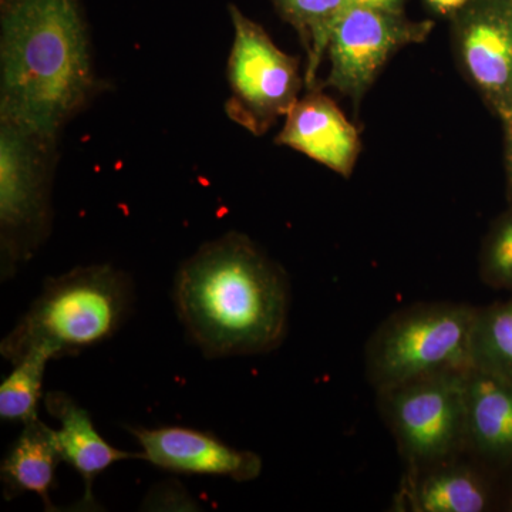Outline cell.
I'll return each mask as SVG.
<instances>
[{
    "instance_id": "6da1fadb",
    "label": "cell",
    "mask_w": 512,
    "mask_h": 512,
    "mask_svg": "<svg viewBox=\"0 0 512 512\" xmlns=\"http://www.w3.org/2000/svg\"><path fill=\"white\" fill-rule=\"evenodd\" d=\"M174 302L188 338L208 359L269 352L288 328L285 272L238 232L202 245L180 266Z\"/></svg>"
},
{
    "instance_id": "7a4b0ae2",
    "label": "cell",
    "mask_w": 512,
    "mask_h": 512,
    "mask_svg": "<svg viewBox=\"0 0 512 512\" xmlns=\"http://www.w3.org/2000/svg\"><path fill=\"white\" fill-rule=\"evenodd\" d=\"M0 23V121L56 143L97 90L79 5L2 0Z\"/></svg>"
},
{
    "instance_id": "3957f363",
    "label": "cell",
    "mask_w": 512,
    "mask_h": 512,
    "mask_svg": "<svg viewBox=\"0 0 512 512\" xmlns=\"http://www.w3.org/2000/svg\"><path fill=\"white\" fill-rule=\"evenodd\" d=\"M133 303V281L126 272L111 265L79 266L47 279L2 339L0 353L12 365L35 348L49 350L53 360L80 355L113 338Z\"/></svg>"
},
{
    "instance_id": "277c9868",
    "label": "cell",
    "mask_w": 512,
    "mask_h": 512,
    "mask_svg": "<svg viewBox=\"0 0 512 512\" xmlns=\"http://www.w3.org/2000/svg\"><path fill=\"white\" fill-rule=\"evenodd\" d=\"M477 309L431 303L396 313L367 346L370 382L380 393L421 377L467 372Z\"/></svg>"
},
{
    "instance_id": "5b68a950",
    "label": "cell",
    "mask_w": 512,
    "mask_h": 512,
    "mask_svg": "<svg viewBox=\"0 0 512 512\" xmlns=\"http://www.w3.org/2000/svg\"><path fill=\"white\" fill-rule=\"evenodd\" d=\"M55 143L0 121L2 279L12 278L49 235Z\"/></svg>"
},
{
    "instance_id": "8992f818",
    "label": "cell",
    "mask_w": 512,
    "mask_h": 512,
    "mask_svg": "<svg viewBox=\"0 0 512 512\" xmlns=\"http://www.w3.org/2000/svg\"><path fill=\"white\" fill-rule=\"evenodd\" d=\"M234 43L228 62L231 96L227 114L254 136H262L299 100L298 60L286 55L254 20L231 6Z\"/></svg>"
},
{
    "instance_id": "52a82bcc",
    "label": "cell",
    "mask_w": 512,
    "mask_h": 512,
    "mask_svg": "<svg viewBox=\"0 0 512 512\" xmlns=\"http://www.w3.org/2000/svg\"><path fill=\"white\" fill-rule=\"evenodd\" d=\"M467 372L421 377L382 393L397 441L417 466H436L467 441Z\"/></svg>"
},
{
    "instance_id": "ba28073f",
    "label": "cell",
    "mask_w": 512,
    "mask_h": 512,
    "mask_svg": "<svg viewBox=\"0 0 512 512\" xmlns=\"http://www.w3.org/2000/svg\"><path fill=\"white\" fill-rule=\"evenodd\" d=\"M433 26L430 20L407 19L404 13L346 6L330 30L326 86L359 101L390 57L403 47L424 42Z\"/></svg>"
},
{
    "instance_id": "9c48e42d",
    "label": "cell",
    "mask_w": 512,
    "mask_h": 512,
    "mask_svg": "<svg viewBox=\"0 0 512 512\" xmlns=\"http://www.w3.org/2000/svg\"><path fill=\"white\" fill-rule=\"evenodd\" d=\"M454 22L458 60L504 123L512 121V0H481Z\"/></svg>"
},
{
    "instance_id": "30bf717a",
    "label": "cell",
    "mask_w": 512,
    "mask_h": 512,
    "mask_svg": "<svg viewBox=\"0 0 512 512\" xmlns=\"http://www.w3.org/2000/svg\"><path fill=\"white\" fill-rule=\"evenodd\" d=\"M128 431L140 444L143 460L170 473L248 483L262 471L261 457L254 451L229 446L208 431L180 426L128 427Z\"/></svg>"
},
{
    "instance_id": "8fae6325",
    "label": "cell",
    "mask_w": 512,
    "mask_h": 512,
    "mask_svg": "<svg viewBox=\"0 0 512 512\" xmlns=\"http://www.w3.org/2000/svg\"><path fill=\"white\" fill-rule=\"evenodd\" d=\"M276 143L305 154L343 177H350L360 154L356 127L335 101L311 89L286 114Z\"/></svg>"
},
{
    "instance_id": "7c38bea8",
    "label": "cell",
    "mask_w": 512,
    "mask_h": 512,
    "mask_svg": "<svg viewBox=\"0 0 512 512\" xmlns=\"http://www.w3.org/2000/svg\"><path fill=\"white\" fill-rule=\"evenodd\" d=\"M45 407L59 423L56 437L64 463L82 477V510H97L93 495L97 477L120 461L143 460V453H128L107 443L94 426L90 413L67 393H47Z\"/></svg>"
},
{
    "instance_id": "4fadbf2b",
    "label": "cell",
    "mask_w": 512,
    "mask_h": 512,
    "mask_svg": "<svg viewBox=\"0 0 512 512\" xmlns=\"http://www.w3.org/2000/svg\"><path fill=\"white\" fill-rule=\"evenodd\" d=\"M56 430L36 419L23 424L0 464V480L6 500L25 493L36 494L46 511H56L50 498L56 470L62 463Z\"/></svg>"
},
{
    "instance_id": "5bb4252c",
    "label": "cell",
    "mask_w": 512,
    "mask_h": 512,
    "mask_svg": "<svg viewBox=\"0 0 512 512\" xmlns=\"http://www.w3.org/2000/svg\"><path fill=\"white\" fill-rule=\"evenodd\" d=\"M467 441L484 456L512 457V380L467 372Z\"/></svg>"
},
{
    "instance_id": "9a60e30c",
    "label": "cell",
    "mask_w": 512,
    "mask_h": 512,
    "mask_svg": "<svg viewBox=\"0 0 512 512\" xmlns=\"http://www.w3.org/2000/svg\"><path fill=\"white\" fill-rule=\"evenodd\" d=\"M419 512H481L488 495L480 478L466 467L441 466L421 477L409 493Z\"/></svg>"
},
{
    "instance_id": "2e32d148",
    "label": "cell",
    "mask_w": 512,
    "mask_h": 512,
    "mask_svg": "<svg viewBox=\"0 0 512 512\" xmlns=\"http://www.w3.org/2000/svg\"><path fill=\"white\" fill-rule=\"evenodd\" d=\"M279 12L298 30L306 55L305 83L315 89L316 74L328 50L330 30L346 0H274Z\"/></svg>"
},
{
    "instance_id": "e0dca14e",
    "label": "cell",
    "mask_w": 512,
    "mask_h": 512,
    "mask_svg": "<svg viewBox=\"0 0 512 512\" xmlns=\"http://www.w3.org/2000/svg\"><path fill=\"white\" fill-rule=\"evenodd\" d=\"M52 360L49 350L35 348L13 363L12 372L0 384V419L25 424L39 417L43 379Z\"/></svg>"
},
{
    "instance_id": "ac0fdd59",
    "label": "cell",
    "mask_w": 512,
    "mask_h": 512,
    "mask_svg": "<svg viewBox=\"0 0 512 512\" xmlns=\"http://www.w3.org/2000/svg\"><path fill=\"white\" fill-rule=\"evenodd\" d=\"M471 369L512 380V299L478 311L471 336Z\"/></svg>"
},
{
    "instance_id": "d6986e66",
    "label": "cell",
    "mask_w": 512,
    "mask_h": 512,
    "mask_svg": "<svg viewBox=\"0 0 512 512\" xmlns=\"http://www.w3.org/2000/svg\"><path fill=\"white\" fill-rule=\"evenodd\" d=\"M483 272L495 285L512 286V218L500 225L488 242Z\"/></svg>"
},
{
    "instance_id": "ffe728a7",
    "label": "cell",
    "mask_w": 512,
    "mask_h": 512,
    "mask_svg": "<svg viewBox=\"0 0 512 512\" xmlns=\"http://www.w3.org/2000/svg\"><path fill=\"white\" fill-rule=\"evenodd\" d=\"M481 0H426L427 6L437 15L456 19Z\"/></svg>"
},
{
    "instance_id": "44dd1931",
    "label": "cell",
    "mask_w": 512,
    "mask_h": 512,
    "mask_svg": "<svg viewBox=\"0 0 512 512\" xmlns=\"http://www.w3.org/2000/svg\"><path fill=\"white\" fill-rule=\"evenodd\" d=\"M346 6H363L390 13H404V0H346Z\"/></svg>"
},
{
    "instance_id": "7402d4cb",
    "label": "cell",
    "mask_w": 512,
    "mask_h": 512,
    "mask_svg": "<svg viewBox=\"0 0 512 512\" xmlns=\"http://www.w3.org/2000/svg\"><path fill=\"white\" fill-rule=\"evenodd\" d=\"M507 127V163L508 174H510V184L512 190V123L505 124Z\"/></svg>"
},
{
    "instance_id": "603a6c76",
    "label": "cell",
    "mask_w": 512,
    "mask_h": 512,
    "mask_svg": "<svg viewBox=\"0 0 512 512\" xmlns=\"http://www.w3.org/2000/svg\"><path fill=\"white\" fill-rule=\"evenodd\" d=\"M511 510H512V503H511Z\"/></svg>"
},
{
    "instance_id": "cb8c5ba5",
    "label": "cell",
    "mask_w": 512,
    "mask_h": 512,
    "mask_svg": "<svg viewBox=\"0 0 512 512\" xmlns=\"http://www.w3.org/2000/svg\"><path fill=\"white\" fill-rule=\"evenodd\" d=\"M510 123H512V121H510ZM508 124V123H507Z\"/></svg>"
}]
</instances>
